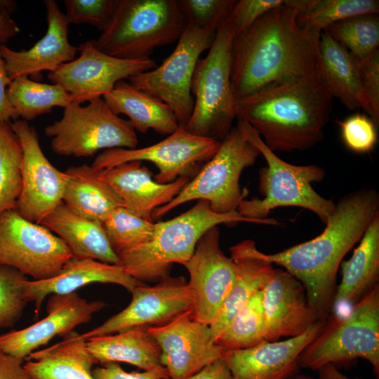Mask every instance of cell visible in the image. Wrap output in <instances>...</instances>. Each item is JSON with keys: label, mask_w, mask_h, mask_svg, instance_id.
I'll list each match as a JSON object with an SVG mask.
<instances>
[{"label": "cell", "mask_w": 379, "mask_h": 379, "mask_svg": "<svg viewBox=\"0 0 379 379\" xmlns=\"http://www.w3.org/2000/svg\"><path fill=\"white\" fill-rule=\"evenodd\" d=\"M286 0L236 35L230 78L236 102L260 90L317 74L321 34L298 25Z\"/></svg>", "instance_id": "cell-1"}, {"label": "cell", "mask_w": 379, "mask_h": 379, "mask_svg": "<svg viewBox=\"0 0 379 379\" xmlns=\"http://www.w3.org/2000/svg\"><path fill=\"white\" fill-rule=\"evenodd\" d=\"M378 215L376 190L366 188L351 192L335 204L319 236L275 253L261 255L303 285L317 319L325 321L333 311L337 272L343 258Z\"/></svg>", "instance_id": "cell-2"}, {"label": "cell", "mask_w": 379, "mask_h": 379, "mask_svg": "<svg viewBox=\"0 0 379 379\" xmlns=\"http://www.w3.org/2000/svg\"><path fill=\"white\" fill-rule=\"evenodd\" d=\"M333 97L317 74L273 86L236 102V118L273 152L309 149L324 138Z\"/></svg>", "instance_id": "cell-3"}, {"label": "cell", "mask_w": 379, "mask_h": 379, "mask_svg": "<svg viewBox=\"0 0 379 379\" xmlns=\"http://www.w3.org/2000/svg\"><path fill=\"white\" fill-rule=\"evenodd\" d=\"M265 222L242 216L238 211L220 214L207 201L199 200L186 212L166 221L156 222L147 243L118 254L121 266L136 280L158 282L170 276L174 263L182 265L192 255L203 234L220 224Z\"/></svg>", "instance_id": "cell-4"}, {"label": "cell", "mask_w": 379, "mask_h": 379, "mask_svg": "<svg viewBox=\"0 0 379 379\" xmlns=\"http://www.w3.org/2000/svg\"><path fill=\"white\" fill-rule=\"evenodd\" d=\"M237 128L254 145L266 161L259 171V190L262 199H244L237 211L244 217L275 225L278 222L267 218L278 207H300L315 213L326 224L335 208V203L325 199L312 187L321 181L325 170L317 165H293L286 162L271 150L246 122L238 121Z\"/></svg>", "instance_id": "cell-5"}, {"label": "cell", "mask_w": 379, "mask_h": 379, "mask_svg": "<svg viewBox=\"0 0 379 379\" xmlns=\"http://www.w3.org/2000/svg\"><path fill=\"white\" fill-rule=\"evenodd\" d=\"M186 25L178 0H116L106 28L93 43L114 57L147 59L156 48L178 41Z\"/></svg>", "instance_id": "cell-6"}, {"label": "cell", "mask_w": 379, "mask_h": 379, "mask_svg": "<svg viewBox=\"0 0 379 379\" xmlns=\"http://www.w3.org/2000/svg\"><path fill=\"white\" fill-rule=\"evenodd\" d=\"M234 32L225 20L216 32L207 55L199 58L191 84L194 108L185 127L189 132L222 141L236 119V100L230 78Z\"/></svg>", "instance_id": "cell-7"}, {"label": "cell", "mask_w": 379, "mask_h": 379, "mask_svg": "<svg viewBox=\"0 0 379 379\" xmlns=\"http://www.w3.org/2000/svg\"><path fill=\"white\" fill-rule=\"evenodd\" d=\"M357 358L367 360L379 377V284L354 304L344 317L325 324L300 354L299 366L319 371L327 364Z\"/></svg>", "instance_id": "cell-8"}, {"label": "cell", "mask_w": 379, "mask_h": 379, "mask_svg": "<svg viewBox=\"0 0 379 379\" xmlns=\"http://www.w3.org/2000/svg\"><path fill=\"white\" fill-rule=\"evenodd\" d=\"M258 149L236 127L220 142L213 157L169 203L156 208L152 218H159L192 200H205L213 211L225 214L237 211L246 193L239 179L244 168L253 166Z\"/></svg>", "instance_id": "cell-9"}, {"label": "cell", "mask_w": 379, "mask_h": 379, "mask_svg": "<svg viewBox=\"0 0 379 379\" xmlns=\"http://www.w3.org/2000/svg\"><path fill=\"white\" fill-rule=\"evenodd\" d=\"M44 132L53 152L64 157H90L100 149H135L138 144L130 122L112 112L102 98L86 106L72 102Z\"/></svg>", "instance_id": "cell-10"}, {"label": "cell", "mask_w": 379, "mask_h": 379, "mask_svg": "<svg viewBox=\"0 0 379 379\" xmlns=\"http://www.w3.org/2000/svg\"><path fill=\"white\" fill-rule=\"evenodd\" d=\"M215 34L187 24L171 54L159 66L130 77L129 83L167 105L179 126L185 127L194 108L191 84L196 65L201 54L212 45Z\"/></svg>", "instance_id": "cell-11"}, {"label": "cell", "mask_w": 379, "mask_h": 379, "mask_svg": "<svg viewBox=\"0 0 379 379\" xmlns=\"http://www.w3.org/2000/svg\"><path fill=\"white\" fill-rule=\"evenodd\" d=\"M72 258L61 239L41 224L15 209L0 213V265L40 281L57 274Z\"/></svg>", "instance_id": "cell-12"}, {"label": "cell", "mask_w": 379, "mask_h": 379, "mask_svg": "<svg viewBox=\"0 0 379 379\" xmlns=\"http://www.w3.org/2000/svg\"><path fill=\"white\" fill-rule=\"evenodd\" d=\"M220 145L217 140L194 135L185 127L164 140L142 148H113L104 150L94 159L92 166L101 171L130 161H151L159 169L155 181L168 183L197 175L213 157Z\"/></svg>", "instance_id": "cell-13"}, {"label": "cell", "mask_w": 379, "mask_h": 379, "mask_svg": "<svg viewBox=\"0 0 379 379\" xmlns=\"http://www.w3.org/2000/svg\"><path fill=\"white\" fill-rule=\"evenodd\" d=\"M78 52V58L49 72L48 79L79 104L102 98L118 81L157 67L152 58L125 60L109 55L98 49L93 40L80 44Z\"/></svg>", "instance_id": "cell-14"}, {"label": "cell", "mask_w": 379, "mask_h": 379, "mask_svg": "<svg viewBox=\"0 0 379 379\" xmlns=\"http://www.w3.org/2000/svg\"><path fill=\"white\" fill-rule=\"evenodd\" d=\"M22 148L21 190L15 210L24 218L38 224L61 202L66 173L55 167L46 157L36 129L18 119L11 123Z\"/></svg>", "instance_id": "cell-15"}, {"label": "cell", "mask_w": 379, "mask_h": 379, "mask_svg": "<svg viewBox=\"0 0 379 379\" xmlns=\"http://www.w3.org/2000/svg\"><path fill=\"white\" fill-rule=\"evenodd\" d=\"M147 331L160 348L168 379H187L223 357L209 326L195 320L192 309Z\"/></svg>", "instance_id": "cell-16"}, {"label": "cell", "mask_w": 379, "mask_h": 379, "mask_svg": "<svg viewBox=\"0 0 379 379\" xmlns=\"http://www.w3.org/2000/svg\"><path fill=\"white\" fill-rule=\"evenodd\" d=\"M131 293L132 298L126 308L100 326L80 334L81 338L86 340L134 328L162 325L192 308L190 288L182 277L169 276L154 286L143 283Z\"/></svg>", "instance_id": "cell-17"}, {"label": "cell", "mask_w": 379, "mask_h": 379, "mask_svg": "<svg viewBox=\"0 0 379 379\" xmlns=\"http://www.w3.org/2000/svg\"><path fill=\"white\" fill-rule=\"evenodd\" d=\"M190 275L193 318L209 326L227 298L236 275V265L220 248L218 226L205 232L191 258L183 263Z\"/></svg>", "instance_id": "cell-18"}, {"label": "cell", "mask_w": 379, "mask_h": 379, "mask_svg": "<svg viewBox=\"0 0 379 379\" xmlns=\"http://www.w3.org/2000/svg\"><path fill=\"white\" fill-rule=\"evenodd\" d=\"M105 305L102 300L88 301L77 292L51 295L46 305L47 315L25 328L0 335V350L24 360L53 338L64 337L78 326L90 321Z\"/></svg>", "instance_id": "cell-19"}, {"label": "cell", "mask_w": 379, "mask_h": 379, "mask_svg": "<svg viewBox=\"0 0 379 379\" xmlns=\"http://www.w3.org/2000/svg\"><path fill=\"white\" fill-rule=\"evenodd\" d=\"M326 321H317L302 334L284 340H263L250 348L225 350L222 359L232 379H286L294 375L300 354Z\"/></svg>", "instance_id": "cell-20"}, {"label": "cell", "mask_w": 379, "mask_h": 379, "mask_svg": "<svg viewBox=\"0 0 379 379\" xmlns=\"http://www.w3.org/2000/svg\"><path fill=\"white\" fill-rule=\"evenodd\" d=\"M262 304L267 341L300 335L319 321L303 285L281 268H274L262 288Z\"/></svg>", "instance_id": "cell-21"}, {"label": "cell", "mask_w": 379, "mask_h": 379, "mask_svg": "<svg viewBox=\"0 0 379 379\" xmlns=\"http://www.w3.org/2000/svg\"><path fill=\"white\" fill-rule=\"evenodd\" d=\"M47 29L43 37L27 50L14 51L0 45V54L12 81L22 76H35L41 72H53L62 64L72 61L78 47L68 39L69 23L65 14L54 0H45Z\"/></svg>", "instance_id": "cell-22"}, {"label": "cell", "mask_w": 379, "mask_h": 379, "mask_svg": "<svg viewBox=\"0 0 379 379\" xmlns=\"http://www.w3.org/2000/svg\"><path fill=\"white\" fill-rule=\"evenodd\" d=\"M100 175L121 199L124 206L142 218L152 221L154 211L169 203L190 182L187 177L168 183L153 180L141 161H130L99 171Z\"/></svg>", "instance_id": "cell-23"}, {"label": "cell", "mask_w": 379, "mask_h": 379, "mask_svg": "<svg viewBox=\"0 0 379 379\" xmlns=\"http://www.w3.org/2000/svg\"><path fill=\"white\" fill-rule=\"evenodd\" d=\"M93 283L114 284L131 292L143 283L130 276L123 267L92 259L72 257L55 276L44 280H26L25 295L34 303L37 317L44 299L53 294H68Z\"/></svg>", "instance_id": "cell-24"}, {"label": "cell", "mask_w": 379, "mask_h": 379, "mask_svg": "<svg viewBox=\"0 0 379 379\" xmlns=\"http://www.w3.org/2000/svg\"><path fill=\"white\" fill-rule=\"evenodd\" d=\"M230 252L236 265V275L220 310L209 325L215 342L237 312L256 292L262 289L274 268L273 264L262 256L261 251L251 239L232 246Z\"/></svg>", "instance_id": "cell-25"}, {"label": "cell", "mask_w": 379, "mask_h": 379, "mask_svg": "<svg viewBox=\"0 0 379 379\" xmlns=\"http://www.w3.org/2000/svg\"><path fill=\"white\" fill-rule=\"evenodd\" d=\"M41 224L61 239L72 257L121 266L102 222L86 218L61 202Z\"/></svg>", "instance_id": "cell-26"}, {"label": "cell", "mask_w": 379, "mask_h": 379, "mask_svg": "<svg viewBox=\"0 0 379 379\" xmlns=\"http://www.w3.org/2000/svg\"><path fill=\"white\" fill-rule=\"evenodd\" d=\"M317 72L333 98H337L350 110L361 108L369 115L359 61L326 32L320 35Z\"/></svg>", "instance_id": "cell-27"}, {"label": "cell", "mask_w": 379, "mask_h": 379, "mask_svg": "<svg viewBox=\"0 0 379 379\" xmlns=\"http://www.w3.org/2000/svg\"><path fill=\"white\" fill-rule=\"evenodd\" d=\"M60 342L32 352L23 364L29 379H95L86 340L72 331Z\"/></svg>", "instance_id": "cell-28"}, {"label": "cell", "mask_w": 379, "mask_h": 379, "mask_svg": "<svg viewBox=\"0 0 379 379\" xmlns=\"http://www.w3.org/2000/svg\"><path fill=\"white\" fill-rule=\"evenodd\" d=\"M333 310L352 307L379 281V215L367 227L351 258L340 264Z\"/></svg>", "instance_id": "cell-29"}, {"label": "cell", "mask_w": 379, "mask_h": 379, "mask_svg": "<svg viewBox=\"0 0 379 379\" xmlns=\"http://www.w3.org/2000/svg\"><path fill=\"white\" fill-rule=\"evenodd\" d=\"M102 99L115 114L126 115L135 131L141 133L152 129L162 135H170L180 126L167 105L125 80L118 81Z\"/></svg>", "instance_id": "cell-30"}, {"label": "cell", "mask_w": 379, "mask_h": 379, "mask_svg": "<svg viewBox=\"0 0 379 379\" xmlns=\"http://www.w3.org/2000/svg\"><path fill=\"white\" fill-rule=\"evenodd\" d=\"M62 202L77 213L102 222L116 208L124 206L114 189L92 166L69 167Z\"/></svg>", "instance_id": "cell-31"}, {"label": "cell", "mask_w": 379, "mask_h": 379, "mask_svg": "<svg viewBox=\"0 0 379 379\" xmlns=\"http://www.w3.org/2000/svg\"><path fill=\"white\" fill-rule=\"evenodd\" d=\"M87 349L96 363L124 362L143 371L165 368L161 350L147 328H134L86 340Z\"/></svg>", "instance_id": "cell-32"}, {"label": "cell", "mask_w": 379, "mask_h": 379, "mask_svg": "<svg viewBox=\"0 0 379 379\" xmlns=\"http://www.w3.org/2000/svg\"><path fill=\"white\" fill-rule=\"evenodd\" d=\"M6 93L18 117L27 122L50 113L55 107L65 108L72 102L60 85L40 83L26 76L13 79Z\"/></svg>", "instance_id": "cell-33"}, {"label": "cell", "mask_w": 379, "mask_h": 379, "mask_svg": "<svg viewBox=\"0 0 379 379\" xmlns=\"http://www.w3.org/2000/svg\"><path fill=\"white\" fill-rule=\"evenodd\" d=\"M289 4L298 10V25L319 34L335 22L379 12L375 0H289Z\"/></svg>", "instance_id": "cell-34"}, {"label": "cell", "mask_w": 379, "mask_h": 379, "mask_svg": "<svg viewBox=\"0 0 379 379\" xmlns=\"http://www.w3.org/2000/svg\"><path fill=\"white\" fill-rule=\"evenodd\" d=\"M263 340L265 321L260 290L237 312L215 343L225 351L250 348Z\"/></svg>", "instance_id": "cell-35"}, {"label": "cell", "mask_w": 379, "mask_h": 379, "mask_svg": "<svg viewBox=\"0 0 379 379\" xmlns=\"http://www.w3.org/2000/svg\"><path fill=\"white\" fill-rule=\"evenodd\" d=\"M22 148L11 123L0 122V213L15 209L21 190Z\"/></svg>", "instance_id": "cell-36"}, {"label": "cell", "mask_w": 379, "mask_h": 379, "mask_svg": "<svg viewBox=\"0 0 379 379\" xmlns=\"http://www.w3.org/2000/svg\"><path fill=\"white\" fill-rule=\"evenodd\" d=\"M323 32H326L358 61L378 49V14L351 17L329 25Z\"/></svg>", "instance_id": "cell-37"}, {"label": "cell", "mask_w": 379, "mask_h": 379, "mask_svg": "<svg viewBox=\"0 0 379 379\" xmlns=\"http://www.w3.org/2000/svg\"><path fill=\"white\" fill-rule=\"evenodd\" d=\"M102 225L117 255L148 242L156 227V222L142 218L125 206L114 210Z\"/></svg>", "instance_id": "cell-38"}, {"label": "cell", "mask_w": 379, "mask_h": 379, "mask_svg": "<svg viewBox=\"0 0 379 379\" xmlns=\"http://www.w3.org/2000/svg\"><path fill=\"white\" fill-rule=\"evenodd\" d=\"M26 276L8 266L0 265V328L12 326L27 303L25 295Z\"/></svg>", "instance_id": "cell-39"}, {"label": "cell", "mask_w": 379, "mask_h": 379, "mask_svg": "<svg viewBox=\"0 0 379 379\" xmlns=\"http://www.w3.org/2000/svg\"><path fill=\"white\" fill-rule=\"evenodd\" d=\"M237 1L178 0L186 24L217 32L227 20Z\"/></svg>", "instance_id": "cell-40"}, {"label": "cell", "mask_w": 379, "mask_h": 379, "mask_svg": "<svg viewBox=\"0 0 379 379\" xmlns=\"http://www.w3.org/2000/svg\"><path fill=\"white\" fill-rule=\"evenodd\" d=\"M116 0H65L69 24H88L102 32L112 14Z\"/></svg>", "instance_id": "cell-41"}, {"label": "cell", "mask_w": 379, "mask_h": 379, "mask_svg": "<svg viewBox=\"0 0 379 379\" xmlns=\"http://www.w3.org/2000/svg\"><path fill=\"white\" fill-rule=\"evenodd\" d=\"M346 147L356 153L371 152L378 140L375 123L367 115L354 113L338 122Z\"/></svg>", "instance_id": "cell-42"}, {"label": "cell", "mask_w": 379, "mask_h": 379, "mask_svg": "<svg viewBox=\"0 0 379 379\" xmlns=\"http://www.w3.org/2000/svg\"><path fill=\"white\" fill-rule=\"evenodd\" d=\"M286 0L237 1L227 21L235 36L241 33L267 12L284 5Z\"/></svg>", "instance_id": "cell-43"}, {"label": "cell", "mask_w": 379, "mask_h": 379, "mask_svg": "<svg viewBox=\"0 0 379 379\" xmlns=\"http://www.w3.org/2000/svg\"><path fill=\"white\" fill-rule=\"evenodd\" d=\"M361 82L367 99L370 118L379 121V50L359 61Z\"/></svg>", "instance_id": "cell-44"}, {"label": "cell", "mask_w": 379, "mask_h": 379, "mask_svg": "<svg viewBox=\"0 0 379 379\" xmlns=\"http://www.w3.org/2000/svg\"><path fill=\"white\" fill-rule=\"evenodd\" d=\"M93 375L95 379H168L166 368L127 372L117 363L103 364L93 370Z\"/></svg>", "instance_id": "cell-45"}, {"label": "cell", "mask_w": 379, "mask_h": 379, "mask_svg": "<svg viewBox=\"0 0 379 379\" xmlns=\"http://www.w3.org/2000/svg\"><path fill=\"white\" fill-rule=\"evenodd\" d=\"M11 81L5 68L4 61L0 54V122L11 123V120L15 121L19 118L6 93L7 87Z\"/></svg>", "instance_id": "cell-46"}, {"label": "cell", "mask_w": 379, "mask_h": 379, "mask_svg": "<svg viewBox=\"0 0 379 379\" xmlns=\"http://www.w3.org/2000/svg\"><path fill=\"white\" fill-rule=\"evenodd\" d=\"M22 361L0 350V379H29Z\"/></svg>", "instance_id": "cell-47"}, {"label": "cell", "mask_w": 379, "mask_h": 379, "mask_svg": "<svg viewBox=\"0 0 379 379\" xmlns=\"http://www.w3.org/2000/svg\"><path fill=\"white\" fill-rule=\"evenodd\" d=\"M187 379H232V376L225 361L221 358Z\"/></svg>", "instance_id": "cell-48"}, {"label": "cell", "mask_w": 379, "mask_h": 379, "mask_svg": "<svg viewBox=\"0 0 379 379\" xmlns=\"http://www.w3.org/2000/svg\"><path fill=\"white\" fill-rule=\"evenodd\" d=\"M20 32V27L11 18L10 13H0V45H5Z\"/></svg>", "instance_id": "cell-49"}, {"label": "cell", "mask_w": 379, "mask_h": 379, "mask_svg": "<svg viewBox=\"0 0 379 379\" xmlns=\"http://www.w3.org/2000/svg\"><path fill=\"white\" fill-rule=\"evenodd\" d=\"M318 371L321 379H359L352 378L343 373L334 364H327Z\"/></svg>", "instance_id": "cell-50"}, {"label": "cell", "mask_w": 379, "mask_h": 379, "mask_svg": "<svg viewBox=\"0 0 379 379\" xmlns=\"http://www.w3.org/2000/svg\"><path fill=\"white\" fill-rule=\"evenodd\" d=\"M16 1L13 0H0V13H11L16 8Z\"/></svg>", "instance_id": "cell-51"}, {"label": "cell", "mask_w": 379, "mask_h": 379, "mask_svg": "<svg viewBox=\"0 0 379 379\" xmlns=\"http://www.w3.org/2000/svg\"><path fill=\"white\" fill-rule=\"evenodd\" d=\"M286 379H321V378H314L310 375H303V374H296V375L294 374Z\"/></svg>", "instance_id": "cell-52"}]
</instances>
